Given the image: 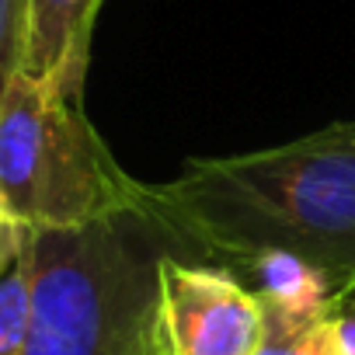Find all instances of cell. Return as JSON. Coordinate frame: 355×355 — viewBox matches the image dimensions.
Listing matches in <instances>:
<instances>
[{
  "instance_id": "cell-1",
  "label": "cell",
  "mask_w": 355,
  "mask_h": 355,
  "mask_svg": "<svg viewBox=\"0 0 355 355\" xmlns=\"http://www.w3.org/2000/svg\"><path fill=\"white\" fill-rule=\"evenodd\" d=\"M143 196L189 261L234 272L279 254L334 289L355 279V122L254 153L196 157Z\"/></svg>"
},
{
  "instance_id": "cell-2",
  "label": "cell",
  "mask_w": 355,
  "mask_h": 355,
  "mask_svg": "<svg viewBox=\"0 0 355 355\" xmlns=\"http://www.w3.org/2000/svg\"><path fill=\"white\" fill-rule=\"evenodd\" d=\"M185 258L146 196L67 230L28 227L32 313L21 355H167L160 265Z\"/></svg>"
},
{
  "instance_id": "cell-3",
  "label": "cell",
  "mask_w": 355,
  "mask_h": 355,
  "mask_svg": "<svg viewBox=\"0 0 355 355\" xmlns=\"http://www.w3.org/2000/svg\"><path fill=\"white\" fill-rule=\"evenodd\" d=\"M0 192L25 227L67 230L136 206L143 182L119 167L80 101L18 70L0 94Z\"/></svg>"
},
{
  "instance_id": "cell-4",
  "label": "cell",
  "mask_w": 355,
  "mask_h": 355,
  "mask_svg": "<svg viewBox=\"0 0 355 355\" xmlns=\"http://www.w3.org/2000/svg\"><path fill=\"white\" fill-rule=\"evenodd\" d=\"M167 355H258L265 313L258 296L223 265L167 254L160 265Z\"/></svg>"
},
{
  "instance_id": "cell-5",
  "label": "cell",
  "mask_w": 355,
  "mask_h": 355,
  "mask_svg": "<svg viewBox=\"0 0 355 355\" xmlns=\"http://www.w3.org/2000/svg\"><path fill=\"white\" fill-rule=\"evenodd\" d=\"M91 0H28L21 73L80 101L91 56Z\"/></svg>"
},
{
  "instance_id": "cell-6",
  "label": "cell",
  "mask_w": 355,
  "mask_h": 355,
  "mask_svg": "<svg viewBox=\"0 0 355 355\" xmlns=\"http://www.w3.org/2000/svg\"><path fill=\"white\" fill-rule=\"evenodd\" d=\"M265 338L258 355H341L324 306H282L261 303Z\"/></svg>"
},
{
  "instance_id": "cell-7",
  "label": "cell",
  "mask_w": 355,
  "mask_h": 355,
  "mask_svg": "<svg viewBox=\"0 0 355 355\" xmlns=\"http://www.w3.org/2000/svg\"><path fill=\"white\" fill-rule=\"evenodd\" d=\"M32 313V279H28V241L21 254L0 275V355H21Z\"/></svg>"
},
{
  "instance_id": "cell-8",
  "label": "cell",
  "mask_w": 355,
  "mask_h": 355,
  "mask_svg": "<svg viewBox=\"0 0 355 355\" xmlns=\"http://www.w3.org/2000/svg\"><path fill=\"white\" fill-rule=\"evenodd\" d=\"M25 15H28V0H0V94L8 91L11 77L21 70Z\"/></svg>"
},
{
  "instance_id": "cell-9",
  "label": "cell",
  "mask_w": 355,
  "mask_h": 355,
  "mask_svg": "<svg viewBox=\"0 0 355 355\" xmlns=\"http://www.w3.org/2000/svg\"><path fill=\"white\" fill-rule=\"evenodd\" d=\"M327 320L341 355H355V279H348L327 296Z\"/></svg>"
},
{
  "instance_id": "cell-10",
  "label": "cell",
  "mask_w": 355,
  "mask_h": 355,
  "mask_svg": "<svg viewBox=\"0 0 355 355\" xmlns=\"http://www.w3.org/2000/svg\"><path fill=\"white\" fill-rule=\"evenodd\" d=\"M25 241H28V227L11 213V206H8L4 192H0V275H4V272H8V265L21 254Z\"/></svg>"
},
{
  "instance_id": "cell-11",
  "label": "cell",
  "mask_w": 355,
  "mask_h": 355,
  "mask_svg": "<svg viewBox=\"0 0 355 355\" xmlns=\"http://www.w3.org/2000/svg\"><path fill=\"white\" fill-rule=\"evenodd\" d=\"M91 4H94V18H98V11H101V4H105V0H91Z\"/></svg>"
}]
</instances>
